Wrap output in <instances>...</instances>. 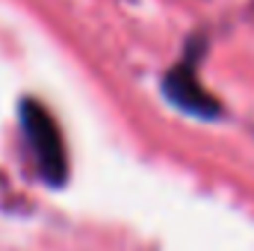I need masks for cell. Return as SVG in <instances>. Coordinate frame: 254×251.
I'll list each match as a JSON object with an SVG mask.
<instances>
[{"mask_svg":"<svg viewBox=\"0 0 254 251\" xmlns=\"http://www.w3.org/2000/svg\"><path fill=\"white\" fill-rule=\"evenodd\" d=\"M21 122H24L27 142L33 148V157L39 163V172L48 178V184H63L68 175V160H65V145L57 122L36 101H24Z\"/></svg>","mask_w":254,"mask_h":251,"instance_id":"6da1fadb","label":"cell"},{"mask_svg":"<svg viewBox=\"0 0 254 251\" xmlns=\"http://www.w3.org/2000/svg\"><path fill=\"white\" fill-rule=\"evenodd\" d=\"M166 92H169V98H172L178 107H184L187 113L216 116V110H219V107H216V101L201 89V83H198V77H195L192 63L175 68V71L166 77Z\"/></svg>","mask_w":254,"mask_h":251,"instance_id":"7a4b0ae2","label":"cell"}]
</instances>
